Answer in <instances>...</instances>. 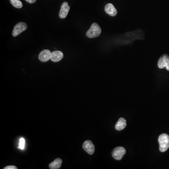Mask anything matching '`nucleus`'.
I'll return each instance as SVG.
<instances>
[{
	"label": "nucleus",
	"mask_w": 169,
	"mask_h": 169,
	"mask_svg": "<svg viewBox=\"0 0 169 169\" xmlns=\"http://www.w3.org/2000/svg\"><path fill=\"white\" fill-rule=\"evenodd\" d=\"M159 150L161 152L167 151L169 148V135L166 134H162L158 138Z\"/></svg>",
	"instance_id": "nucleus-1"
},
{
	"label": "nucleus",
	"mask_w": 169,
	"mask_h": 169,
	"mask_svg": "<svg viewBox=\"0 0 169 169\" xmlns=\"http://www.w3.org/2000/svg\"><path fill=\"white\" fill-rule=\"evenodd\" d=\"M102 30L99 25L97 23H94L92 25L90 28L87 31L86 34L89 38H95L99 36Z\"/></svg>",
	"instance_id": "nucleus-2"
},
{
	"label": "nucleus",
	"mask_w": 169,
	"mask_h": 169,
	"mask_svg": "<svg viewBox=\"0 0 169 169\" xmlns=\"http://www.w3.org/2000/svg\"><path fill=\"white\" fill-rule=\"evenodd\" d=\"M126 153V149L122 147H118L113 150L112 155L115 160H120L122 159Z\"/></svg>",
	"instance_id": "nucleus-3"
},
{
	"label": "nucleus",
	"mask_w": 169,
	"mask_h": 169,
	"mask_svg": "<svg viewBox=\"0 0 169 169\" xmlns=\"http://www.w3.org/2000/svg\"><path fill=\"white\" fill-rule=\"evenodd\" d=\"M27 25L25 23L20 22L15 25L14 30L13 31L12 35L14 37H16L20 35L21 33L27 29Z\"/></svg>",
	"instance_id": "nucleus-4"
},
{
	"label": "nucleus",
	"mask_w": 169,
	"mask_h": 169,
	"mask_svg": "<svg viewBox=\"0 0 169 169\" xmlns=\"http://www.w3.org/2000/svg\"><path fill=\"white\" fill-rule=\"evenodd\" d=\"M158 67L160 69L165 67L169 71V56L166 54L162 55L158 61Z\"/></svg>",
	"instance_id": "nucleus-5"
},
{
	"label": "nucleus",
	"mask_w": 169,
	"mask_h": 169,
	"mask_svg": "<svg viewBox=\"0 0 169 169\" xmlns=\"http://www.w3.org/2000/svg\"><path fill=\"white\" fill-rule=\"evenodd\" d=\"M83 149L89 155H93L95 151V146L92 142L89 140H87L84 142Z\"/></svg>",
	"instance_id": "nucleus-6"
},
{
	"label": "nucleus",
	"mask_w": 169,
	"mask_h": 169,
	"mask_svg": "<svg viewBox=\"0 0 169 169\" xmlns=\"http://www.w3.org/2000/svg\"><path fill=\"white\" fill-rule=\"evenodd\" d=\"M70 9V7L69 6L67 2H64L61 7L60 11L59 14V17L62 19L66 18L67 16Z\"/></svg>",
	"instance_id": "nucleus-7"
},
{
	"label": "nucleus",
	"mask_w": 169,
	"mask_h": 169,
	"mask_svg": "<svg viewBox=\"0 0 169 169\" xmlns=\"http://www.w3.org/2000/svg\"><path fill=\"white\" fill-rule=\"evenodd\" d=\"M52 53L48 49L42 51L39 54V59L42 62H46L51 59Z\"/></svg>",
	"instance_id": "nucleus-8"
},
{
	"label": "nucleus",
	"mask_w": 169,
	"mask_h": 169,
	"mask_svg": "<svg viewBox=\"0 0 169 169\" xmlns=\"http://www.w3.org/2000/svg\"><path fill=\"white\" fill-rule=\"evenodd\" d=\"M105 11L110 16L114 17L117 14V10L112 4H108L105 6Z\"/></svg>",
	"instance_id": "nucleus-9"
},
{
	"label": "nucleus",
	"mask_w": 169,
	"mask_h": 169,
	"mask_svg": "<svg viewBox=\"0 0 169 169\" xmlns=\"http://www.w3.org/2000/svg\"><path fill=\"white\" fill-rule=\"evenodd\" d=\"M64 54L60 51H55L52 53L51 60L54 62H58L63 59Z\"/></svg>",
	"instance_id": "nucleus-10"
},
{
	"label": "nucleus",
	"mask_w": 169,
	"mask_h": 169,
	"mask_svg": "<svg viewBox=\"0 0 169 169\" xmlns=\"http://www.w3.org/2000/svg\"><path fill=\"white\" fill-rule=\"evenodd\" d=\"M126 121L125 119L120 118L115 125V128L117 130L121 131L123 130L126 126Z\"/></svg>",
	"instance_id": "nucleus-11"
},
{
	"label": "nucleus",
	"mask_w": 169,
	"mask_h": 169,
	"mask_svg": "<svg viewBox=\"0 0 169 169\" xmlns=\"http://www.w3.org/2000/svg\"><path fill=\"white\" fill-rule=\"evenodd\" d=\"M62 159L60 158H58L49 164V167L51 169H59L62 165Z\"/></svg>",
	"instance_id": "nucleus-12"
},
{
	"label": "nucleus",
	"mask_w": 169,
	"mask_h": 169,
	"mask_svg": "<svg viewBox=\"0 0 169 169\" xmlns=\"http://www.w3.org/2000/svg\"><path fill=\"white\" fill-rule=\"evenodd\" d=\"M11 4L15 8L20 9L23 7L22 2L20 0H10Z\"/></svg>",
	"instance_id": "nucleus-13"
},
{
	"label": "nucleus",
	"mask_w": 169,
	"mask_h": 169,
	"mask_svg": "<svg viewBox=\"0 0 169 169\" xmlns=\"http://www.w3.org/2000/svg\"><path fill=\"white\" fill-rule=\"evenodd\" d=\"M25 146V139L22 138H21L20 139V144H19L18 148L21 149V150H23V149H24Z\"/></svg>",
	"instance_id": "nucleus-14"
},
{
	"label": "nucleus",
	"mask_w": 169,
	"mask_h": 169,
	"mask_svg": "<svg viewBox=\"0 0 169 169\" xmlns=\"http://www.w3.org/2000/svg\"><path fill=\"white\" fill-rule=\"evenodd\" d=\"M4 169H17V168L14 165H9L4 168Z\"/></svg>",
	"instance_id": "nucleus-15"
},
{
	"label": "nucleus",
	"mask_w": 169,
	"mask_h": 169,
	"mask_svg": "<svg viewBox=\"0 0 169 169\" xmlns=\"http://www.w3.org/2000/svg\"><path fill=\"white\" fill-rule=\"evenodd\" d=\"M25 1L29 4H33L36 1V0H25Z\"/></svg>",
	"instance_id": "nucleus-16"
}]
</instances>
